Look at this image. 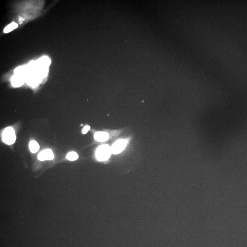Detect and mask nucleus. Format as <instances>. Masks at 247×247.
Wrapping results in <instances>:
<instances>
[{
	"label": "nucleus",
	"instance_id": "nucleus-1",
	"mask_svg": "<svg viewBox=\"0 0 247 247\" xmlns=\"http://www.w3.org/2000/svg\"><path fill=\"white\" fill-rule=\"evenodd\" d=\"M112 153L111 148L107 145L99 146L96 151V157L99 161H105L108 159Z\"/></svg>",
	"mask_w": 247,
	"mask_h": 247
},
{
	"label": "nucleus",
	"instance_id": "nucleus-2",
	"mask_svg": "<svg viewBox=\"0 0 247 247\" xmlns=\"http://www.w3.org/2000/svg\"><path fill=\"white\" fill-rule=\"evenodd\" d=\"M2 140L7 145H12L15 142L16 140L15 133L12 128L9 127L4 131L2 134Z\"/></svg>",
	"mask_w": 247,
	"mask_h": 247
},
{
	"label": "nucleus",
	"instance_id": "nucleus-3",
	"mask_svg": "<svg viewBox=\"0 0 247 247\" xmlns=\"http://www.w3.org/2000/svg\"><path fill=\"white\" fill-rule=\"evenodd\" d=\"M127 145V140H120L115 142L111 147L112 153L117 154L122 152Z\"/></svg>",
	"mask_w": 247,
	"mask_h": 247
},
{
	"label": "nucleus",
	"instance_id": "nucleus-4",
	"mask_svg": "<svg viewBox=\"0 0 247 247\" xmlns=\"http://www.w3.org/2000/svg\"><path fill=\"white\" fill-rule=\"evenodd\" d=\"M54 158L52 151L50 149H46L40 152L38 155V159L40 161L51 160Z\"/></svg>",
	"mask_w": 247,
	"mask_h": 247
},
{
	"label": "nucleus",
	"instance_id": "nucleus-5",
	"mask_svg": "<svg viewBox=\"0 0 247 247\" xmlns=\"http://www.w3.org/2000/svg\"><path fill=\"white\" fill-rule=\"evenodd\" d=\"M12 83L15 87H19L24 83V78L22 76L16 75L12 78Z\"/></svg>",
	"mask_w": 247,
	"mask_h": 247
},
{
	"label": "nucleus",
	"instance_id": "nucleus-6",
	"mask_svg": "<svg viewBox=\"0 0 247 247\" xmlns=\"http://www.w3.org/2000/svg\"><path fill=\"white\" fill-rule=\"evenodd\" d=\"M94 138L98 141H105L109 139V135L107 133L98 132L95 134Z\"/></svg>",
	"mask_w": 247,
	"mask_h": 247
},
{
	"label": "nucleus",
	"instance_id": "nucleus-7",
	"mask_svg": "<svg viewBox=\"0 0 247 247\" xmlns=\"http://www.w3.org/2000/svg\"><path fill=\"white\" fill-rule=\"evenodd\" d=\"M29 149L32 153H36L40 149V145L37 141L32 140L30 141L29 144Z\"/></svg>",
	"mask_w": 247,
	"mask_h": 247
},
{
	"label": "nucleus",
	"instance_id": "nucleus-8",
	"mask_svg": "<svg viewBox=\"0 0 247 247\" xmlns=\"http://www.w3.org/2000/svg\"><path fill=\"white\" fill-rule=\"evenodd\" d=\"M17 26H18V25L16 23L14 22H12V23H11L9 25H7L5 29L4 30V32L5 33H9V32L14 30V29H16Z\"/></svg>",
	"mask_w": 247,
	"mask_h": 247
},
{
	"label": "nucleus",
	"instance_id": "nucleus-9",
	"mask_svg": "<svg viewBox=\"0 0 247 247\" xmlns=\"http://www.w3.org/2000/svg\"><path fill=\"white\" fill-rule=\"evenodd\" d=\"M66 158L70 161H75L78 158V155L75 152H72L68 153Z\"/></svg>",
	"mask_w": 247,
	"mask_h": 247
},
{
	"label": "nucleus",
	"instance_id": "nucleus-10",
	"mask_svg": "<svg viewBox=\"0 0 247 247\" xmlns=\"http://www.w3.org/2000/svg\"><path fill=\"white\" fill-rule=\"evenodd\" d=\"M90 129V127L89 126H86L83 129V134H86L88 132V131Z\"/></svg>",
	"mask_w": 247,
	"mask_h": 247
}]
</instances>
